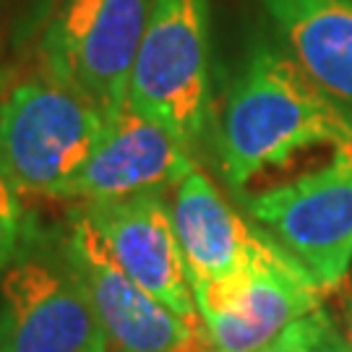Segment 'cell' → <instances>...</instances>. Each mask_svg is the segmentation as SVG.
Returning <instances> with one entry per match:
<instances>
[{"mask_svg": "<svg viewBox=\"0 0 352 352\" xmlns=\"http://www.w3.org/2000/svg\"><path fill=\"white\" fill-rule=\"evenodd\" d=\"M311 146L352 149V118L342 113L285 50L256 45L235 76L219 128L230 186L243 188L264 167Z\"/></svg>", "mask_w": 352, "mask_h": 352, "instance_id": "obj_1", "label": "cell"}, {"mask_svg": "<svg viewBox=\"0 0 352 352\" xmlns=\"http://www.w3.org/2000/svg\"><path fill=\"white\" fill-rule=\"evenodd\" d=\"M0 352H110L63 238L34 225L0 279Z\"/></svg>", "mask_w": 352, "mask_h": 352, "instance_id": "obj_2", "label": "cell"}, {"mask_svg": "<svg viewBox=\"0 0 352 352\" xmlns=\"http://www.w3.org/2000/svg\"><path fill=\"white\" fill-rule=\"evenodd\" d=\"M102 126L104 115L50 74L16 84L0 107V173L21 196L58 199Z\"/></svg>", "mask_w": 352, "mask_h": 352, "instance_id": "obj_3", "label": "cell"}, {"mask_svg": "<svg viewBox=\"0 0 352 352\" xmlns=\"http://www.w3.org/2000/svg\"><path fill=\"white\" fill-rule=\"evenodd\" d=\"M126 104L188 149L201 139L209 113V0H151Z\"/></svg>", "mask_w": 352, "mask_h": 352, "instance_id": "obj_4", "label": "cell"}, {"mask_svg": "<svg viewBox=\"0 0 352 352\" xmlns=\"http://www.w3.org/2000/svg\"><path fill=\"white\" fill-rule=\"evenodd\" d=\"M151 0H63L42 42L45 74L87 97L104 118L128 102V84Z\"/></svg>", "mask_w": 352, "mask_h": 352, "instance_id": "obj_5", "label": "cell"}, {"mask_svg": "<svg viewBox=\"0 0 352 352\" xmlns=\"http://www.w3.org/2000/svg\"><path fill=\"white\" fill-rule=\"evenodd\" d=\"M60 238L110 352H214L201 318L177 316L128 277L78 204L65 217Z\"/></svg>", "mask_w": 352, "mask_h": 352, "instance_id": "obj_6", "label": "cell"}, {"mask_svg": "<svg viewBox=\"0 0 352 352\" xmlns=\"http://www.w3.org/2000/svg\"><path fill=\"white\" fill-rule=\"evenodd\" d=\"M248 214L329 292L352 264V149L314 173L256 193Z\"/></svg>", "mask_w": 352, "mask_h": 352, "instance_id": "obj_7", "label": "cell"}, {"mask_svg": "<svg viewBox=\"0 0 352 352\" xmlns=\"http://www.w3.org/2000/svg\"><path fill=\"white\" fill-rule=\"evenodd\" d=\"M324 289L300 264L264 266L193 287L196 314L214 352H258L302 316Z\"/></svg>", "mask_w": 352, "mask_h": 352, "instance_id": "obj_8", "label": "cell"}, {"mask_svg": "<svg viewBox=\"0 0 352 352\" xmlns=\"http://www.w3.org/2000/svg\"><path fill=\"white\" fill-rule=\"evenodd\" d=\"M199 170L190 149L167 128L123 104L104 118L100 136L58 199L78 204L118 201L177 188Z\"/></svg>", "mask_w": 352, "mask_h": 352, "instance_id": "obj_9", "label": "cell"}, {"mask_svg": "<svg viewBox=\"0 0 352 352\" xmlns=\"http://www.w3.org/2000/svg\"><path fill=\"white\" fill-rule=\"evenodd\" d=\"M131 279L183 318H199L173 206L162 193L78 204Z\"/></svg>", "mask_w": 352, "mask_h": 352, "instance_id": "obj_10", "label": "cell"}, {"mask_svg": "<svg viewBox=\"0 0 352 352\" xmlns=\"http://www.w3.org/2000/svg\"><path fill=\"white\" fill-rule=\"evenodd\" d=\"M173 219L190 289L251 269L298 264L266 230L243 219L199 170L175 188Z\"/></svg>", "mask_w": 352, "mask_h": 352, "instance_id": "obj_11", "label": "cell"}, {"mask_svg": "<svg viewBox=\"0 0 352 352\" xmlns=\"http://www.w3.org/2000/svg\"><path fill=\"white\" fill-rule=\"evenodd\" d=\"M282 47L352 118V0H261Z\"/></svg>", "mask_w": 352, "mask_h": 352, "instance_id": "obj_12", "label": "cell"}, {"mask_svg": "<svg viewBox=\"0 0 352 352\" xmlns=\"http://www.w3.org/2000/svg\"><path fill=\"white\" fill-rule=\"evenodd\" d=\"M258 352H352V347L331 316L324 308H316L314 314L289 324L277 340Z\"/></svg>", "mask_w": 352, "mask_h": 352, "instance_id": "obj_13", "label": "cell"}, {"mask_svg": "<svg viewBox=\"0 0 352 352\" xmlns=\"http://www.w3.org/2000/svg\"><path fill=\"white\" fill-rule=\"evenodd\" d=\"M24 206L21 193L13 188V183L0 173V279L13 264L16 253L24 240Z\"/></svg>", "mask_w": 352, "mask_h": 352, "instance_id": "obj_14", "label": "cell"}, {"mask_svg": "<svg viewBox=\"0 0 352 352\" xmlns=\"http://www.w3.org/2000/svg\"><path fill=\"white\" fill-rule=\"evenodd\" d=\"M13 87H16V84H13V76L0 68V107H3V102H6V97L11 94Z\"/></svg>", "mask_w": 352, "mask_h": 352, "instance_id": "obj_15", "label": "cell"}, {"mask_svg": "<svg viewBox=\"0 0 352 352\" xmlns=\"http://www.w3.org/2000/svg\"><path fill=\"white\" fill-rule=\"evenodd\" d=\"M347 342H350V347H352V302H350V308H347Z\"/></svg>", "mask_w": 352, "mask_h": 352, "instance_id": "obj_16", "label": "cell"}]
</instances>
